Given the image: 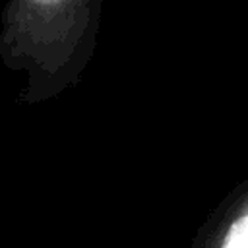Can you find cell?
<instances>
[{"instance_id":"cell-1","label":"cell","mask_w":248,"mask_h":248,"mask_svg":"<svg viewBox=\"0 0 248 248\" xmlns=\"http://www.w3.org/2000/svg\"><path fill=\"white\" fill-rule=\"evenodd\" d=\"M203 248H248V186L229 203Z\"/></svg>"},{"instance_id":"cell-2","label":"cell","mask_w":248,"mask_h":248,"mask_svg":"<svg viewBox=\"0 0 248 248\" xmlns=\"http://www.w3.org/2000/svg\"><path fill=\"white\" fill-rule=\"evenodd\" d=\"M37 2H56V0H37Z\"/></svg>"}]
</instances>
